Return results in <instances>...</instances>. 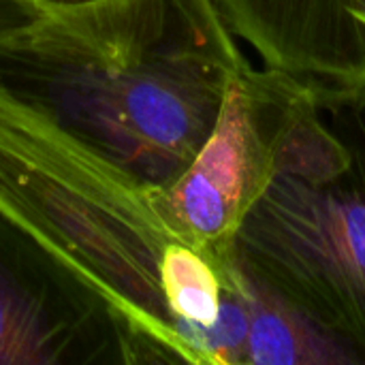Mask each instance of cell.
Wrapping results in <instances>:
<instances>
[{
  "mask_svg": "<svg viewBox=\"0 0 365 365\" xmlns=\"http://www.w3.org/2000/svg\"><path fill=\"white\" fill-rule=\"evenodd\" d=\"M248 66L214 0H107L0 41V94L148 190L173 184Z\"/></svg>",
  "mask_w": 365,
  "mask_h": 365,
  "instance_id": "1",
  "label": "cell"
},
{
  "mask_svg": "<svg viewBox=\"0 0 365 365\" xmlns=\"http://www.w3.org/2000/svg\"><path fill=\"white\" fill-rule=\"evenodd\" d=\"M0 210L137 331L150 364L244 365L252 282L178 235L150 190L0 94Z\"/></svg>",
  "mask_w": 365,
  "mask_h": 365,
  "instance_id": "2",
  "label": "cell"
},
{
  "mask_svg": "<svg viewBox=\"0 0 365 365\" xmlns=\"http://www.w3.org/2000/svg\"><path fill=\"white\" fill-rule=\"evenodd\" d=\"M310 90L233 252L255 282L365 365V79H310Z\"/></svg>",
  "mask_w": 365,
  "mask_h": 365,
  "instance_id": "3",
  "label": "cell"
},
{
  "mask_svg": "<svg viewBox=\"0 0 365 365\" xmlns=\"http://www.w3.org/2000/svg\"><path fill=\"white\" fill-rule=\"evenodd\" d=\"M310 96V79L248 64L190 167L167 188L150 190L165 222L197 246L233 250L237 229L280 171Z\"/></svg>",
  "mask_w": 365,
  "mask_h": 365,
  "instance_id": "4",
  "label": "cell"
},
{
  "mask_svg": "<svg viewBox=\"0 0 365 365\" xmlns=\"http://www.w3.org/2000/svg\"><path fill=\"white\" fill-rule=\"evenodd\" d=\"M120 310L0 210V365H143Z\"/></svg>",
  "mask_w": 365,
  "mask_h": 365,
  "instance_id": "5",
  "label": "cell"
},
{
  "mask_svg": "<svg viewBox=\"0 0 365 365\" xmlns=\"http://www.w3.org/2000/svg\"><path fill=\"white\" fill-rule=\"evenodd\" d=\"M265 66L304 79H365V30L349 0H214Z\"/></svg>",
  "mask_w": 365,
  "mask_h": 365,
  "instance_id": "6",
  "label": "cell"
},
{
  "mask_svg": "<svg viewBox=\"0 0 365 365\" xmlns=\"http://www.w3.org/2000/svg\"><path fill=\"white\" fill-rule=\"evenodd\" d=\"M250 278V276H248ZM252 282V312L244 365H340L351 357L295 310Z\"/></svg>",
  "mask_w": 365,
  "mask_h": 365,
  "instance_id": "7",
  "label": "cell"
},
{
  "mask_svg": "<svg viewBox=\"0 0 365 365\" xmlns=\"http://www.w3.org/2000/svg\"><path fill=\"white\" fill-rule=\"evenodd\" d=\"M47 15L36 0H0V41L38 24Z\"/></svg>",
  "mask_w": 365,
  "mask_h": 365,
  "instance_id": "8",
  "label": "cell"
},
{
  "mask_svg": "<svg viewBox=\"0 0 365 365\" xmlns=\"http://www.w3.org/2000/svg\"><path fill=\"white\" fill-rule=\"evenodd\" d=\"M49 15H62V13H73V11H81L107 0H36Z\"/></svg>",
  "mask_w": 365,
  "mask_h": 365,
  "instance_id": "9",
  "label": "cell"
},
{
  "mask_svg": "<svg viewBox=\"0 0 365 365\" xmlns=\"http://www.w3.org/2000/svg\"><path fill=\"white\" fill-rule=\"evenodd\" d=\"M349 6H351L353 17L364 26L365 30V0H349Z\"/></svg>",
  "mask_w": 365,
  "mask_h": 365,
  "instance_id": "10",
  "label": "cell"
}]
</instances>
